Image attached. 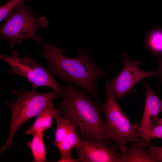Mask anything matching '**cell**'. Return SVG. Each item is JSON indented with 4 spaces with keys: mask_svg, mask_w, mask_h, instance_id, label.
Segmentation results:
<instances>
[{
    "mask_svg": "<svg viewBox=\"0 0 162 162\" xmlns=\"http://www.w3.org/2000/svg\"><path fill=\"white\" fill-rule=\"evenodd\" d=\"M63 86L60 95L62 100L56 108L59 116L75 125L81 138L103 143L112 148H118L105 134L101 106L86 92L78 89L72 83Z\"/></svg>",
    "mask_w": 162,
    "mask_h": 162,
    "instance_id": "1",
    "label": "cell"
},
{
    "mask_svg": "<svg viewBox=\"0 0 162 162\" xmlns=\"http://www.w3.org/2000/svg\"><path fill=\"white\" fill-rule=\"evenodd\" d=\"M42 46L39 55L47 60L48 68L52 74L85 90L94 97H98L97 82L107 74L93 61L87 50H80L78 56L70 58L63 55L65 51L64 48L47 42Z\"/></svg>",
    "mask_w": 162,
    "mask_h": 162,
    "instance_id": "2",
    "label": "cell"
},
{
    "mask_svg": "<svg viewBox=\"0 0 162 162\" xmlns=\"http://www.w3.org/2000/svg\"><path fill=\"white\" fill-rule=\"evenodd\" d=\"M32 88L27 92L23 90H14L13 94L16 97L14 103L7 101L11 112L10 128L7 140L0 150L1 154L6 148H10L17 130L30 118L37 116L41 110L57 97L61 95L58 91L40 93Z\"/></svg>",
    "mask_w": 162,
    "mask_h": 162,
    "instance_id": "3",
    "label": "cell"
},
{
    "mask_svg": "<svg viewBox=\"0 0 162 162\" xmlns=\"http://www.w3.org/2000/svg\"><path fill=\"white\" fill-rule=\"evenodd\" d=\"M4 20L0 28V37L10 39L11 48L16 44H21L27 38L33 40L40 45L43 44L42 38L37 33L40 28H47L49 25V21L45 16L37 17L31 8L23 3L16 7Z\"/></svg>",
    "mask_w": 162,
    "mask_h": 162,
    "instance_id": "4",
    "label": "cell"
},
{
    "mask_svg": "<svg viewBox=\"0 0 162 162\" xmlns=\"http://www.w3.org/2000/svg\"><path fill=\"white\" fill-rule=\"evenodd\" d=\"M106 100L101 106L106 121L104 131L106 135L117 145L120 151H127L128 142L138 141V124H131L127 116L117 103L111 92L109 82L105 83Z\"/></svg>",
    "mask_w": 162,
    "mask_h": 162,
    "instance_id": "5",
    "label": "cell"
},
{
    "mask_svg": "<svg viewBox=\"0 0 162 162\" xmlns=\"http://www.w3.org/2000/svg\"><path fill=\"white\" fill-rule=\"evenodd\" d=\"M18 56L17 52L14 50L10 55H1L0 58L10 65L11 73L26 79L32 84V88L36 89L39 86L48 87L59 92L61 94L63 85L54 78L49 68L38 64L30 54L22 58H19Z\"/></svg>",
    "mask_w": 162,
    "mask_h": 162,
    "instance_id": "6",
    "label": "cell"
},
{
    "mask_svg": "<svg viewBox=\"0 0 162 162\" xmlns=\"http://www.w3.org/2000/svg\"><path fill=\"white\" fill-rule=\"evenodd\" d=\"M124 67L118 76L109 82L113 95L116 100H119L129 93L133 87L141 80L150 77L159 76L158 70L146 72L140 69L139 61L128 58L125 53L122 54Z\"/></svg>",
    "mask_w": 162,
    "mask_h": 162,
    "instance_id": "7",
    "label": "cell"
},
{
    "mask_svg": "<svg viewBox=\"0 0 162 162\" xmlns=\"http://www.w3.org/2000/svg\"><path fill=\"white\" fill-rule=\"evenodd\" d=\"M78 154L79 162H121L116 151L102 142H94L81 138L75 148Z\"/></svg>",
    "mask_w": 162,
    "mask_h": 162,
    "instance_id": "8",
    "label": "cell"
},
{
    "mask_svg": "<svg viewBox=\"0 0 162 162\" xmlns=\"http://www.w3.org/2000/svg\"><path fill=\"white\" fill-rule=\"evenodd\" d=\"M146 88L145 105L143 116L138 132L147 130L162 112V100L155 94L149 84H145Z\"/></svg>",
    "mask_w": 162,
    "mask_h": 162,
    "instance_id": "9",
    "label": "cell"
},
{
    "mask_svg": "<svg viewBox=\"0 0 162 162\" xmlns=\"http://www.w3.org/2000/svg\"><path fill=\"white\" fill-rule=\"evenodd\" d=\"M130 147L126 152L121 151L117 154L121 162H157L158 160L145 148L148 146L149 142L141 137L139 140L132 142Z\"/></svg>",
    "mask_w": 162,
    "mask_h": 162,
    "instance_id": "10",
    "label": "cell"
},
{
    "mask_svg": "<svg viewBox=\"0 0 162 162\" xmlns=\"http://www.w3.org/2000/svg\"><path fill=\"white\" fill-rule=\"evenodd\" d=\"M54 104L51 102L44 107L37 116L34 122L26 130V134L37 132L44 133L51 127L53 119L59 116L58 110L55 109Z\"/></svg>",
    "mask_w": 162,
    "mask_h": 162,
    "instance_id": "11",
    "label": "cell"
},
{
    "mask_svg": "<svg viewBox=\"0 0 162 162\" xmlns=\"http://www.w3.org/2000/svg\"><path fill=\"white\" fill-rule=\"evenodd\" d=\"M77 128L73 124L68 134L56 147L61 154L60 159L71 156L72 150L79 144L82 138L77 132Z\"/></svg>",
    "mask_w": 162,
    "mask_h": 162,
    "instance_id": "12",
    "label": "cell"
},
{
    "mask_svg": "<svg viewBox=\"0 0 162 162\" xmlns=\"http://www.w3.org/2000/svg\"><path fill=\"white\" fill-rule=\"evenodd\" d=\"M31 141H28L27 145L31 149L34 162H45L46 151L44 142V133L35 132L32 134Z\"/></svg>",
    "mask_w": 162,
    "mask_h": 162,
    "instance_id": "13",
    "label": "cell"
},
{
    "mask_svg": "<svg viewBox=\"0 0 162 162\" xmlns=\"http://www.w3.org/2000/svg\"><path fill=\"white\" fill-rule=\"evenodd\" d=\"M145 44L147 49L152 54L160 57L162 56V28H155L147 34Z\"/></svg>",
    "mask_w": 162,
    "mask_h": 162,
    "instance_id": "14",
    "label": "cell"
},
{
    "mask_svg": "<svg viewBox=\"0 0 162 162\" xmlns=\"http://www.w3.org/2000/svg\"><path fill=\"white\" fill-rule=\"evenodd\" d=\"M55 119L56 122L57 127L53 145L56 147L68 134L73 124L67 119L59 116Z\"/></svg>",
    "mask_w": 162,
    "mask_h": 162,
    "instance_id": "15",
    "label": "cell"
},
{
    "mask_svg": "<svg viewBox=\"0 0 162 162\" xmlns=\"http://www.w3.org/2000/svg\"><path fill=\"white\" fill-rule=\"evenodd\" d=\"M137 135L138 137L143 138L149 143L153 139H162V125L152 124L146 130L142 132H137Z\"/></svg>",
    "mask_w": 162,
    "mask_h": 162,
    "instance_id": "16",
    "label": "cell"
},
{
    "mask_svg": "<svg viewBox=\"0 0 162 162\" xmlns=\"http://www.w3.org/2000/svg\"><path fill=\"white\" fill-rule=\"evenodd\" d=\"M25 0H10L0 8V21L4 20L7 16L16 7L24 3Z\"/></svg>",
    "mask_w": 162,
    "mask_h": 162,
    "instance_id": "17",
    "label": "cell"
},
{
    "mask_svg": "<svg viewBox=\"0 0 162 162\" xmlns=\"http://www.w3.org/2000/svg\"><path fill=\"white\" fill-rule=\"evenodd\" d=\"M149 153L158 162H162V147L157 146L149 144Z\"/></svg>",
    "mask_w": 162,
    "mask_h": 162,
    "instance_id": "18",
    "label": "cell"
},
{
    "mask_svg": "<svg viewBox=\"0 0 162 162\" xmlns=\"http://www.w3.org/2000/svg\"><path fill=\"white\" fill-rule=\"evenodd\" d=\"M159 57L160 66L159 69L158 70L160 76V83H162V56Z\"/></svg>",
    "mask_w": 162,
    "mask_h": 162,
    "instance_id": "19",
    "label": "cell"
},
{
    "mask_svg": "<svg viewBox=\"0 0 162 162\" xmlns=\"http://www.w3.org/2000/svg\"><path fill=\"white\" fill-rule=\"evenodd\" d=\"M152 124L154 125H162V118H157Z\"/></svg>",
    "mask_w": 162,
    "mask_h": 162,
    "instance_id": "20",
    "label": "cell"
}]
</instances>
